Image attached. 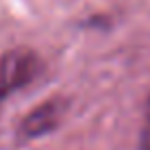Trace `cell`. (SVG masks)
Segmentation results:
<instances>
[{"instance_id":"cell-1","label":"cell","mask_w":150,"mask_h":150,"mask_svg":"<svg viewBox=\"0 0 150 150\" xmlns=\"http://www.w3.org/2000/svg\"><path fill=\"white\" fill-rule=\"evenodd\" d=\"M41 72V61L30 50H11L0 57V102L22 89Z\"/></svg>"},{"instance_id":"cell-2","label":"cell","mask_w":150,"mask_h":150,"mask_svg":"<svg viewBox=\"0 0 150 150\" xmlns=\"http://www.w3.org/2000/svg\"><path fill=\"white\" fill-rule=\"evenodd\" d=\"M65 111V105L59 100H48L44 105H39L33 113H28L26 120L22 122V133L28 137H37L41 133L50 131V128L57 126V122L61 120Z\"/></svg>"},{"instance_id":"cell-3","label":"cell","mask_w":150,"mask_h":150,"mask_svg":"<svg viewBox=\"0 0 150 150\" xmlns=\"http://www.w3.org/2000/svg\"><path fill=\"white\" fill-rule=\"evenodd\" d=\"M139 150H150V100H148V115H146V124H144V131H142Z\"/></svg>"}]
</instances>
